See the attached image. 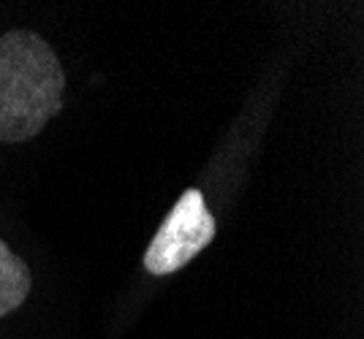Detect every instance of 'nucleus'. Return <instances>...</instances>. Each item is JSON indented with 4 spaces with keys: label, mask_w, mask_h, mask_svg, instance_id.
<instances>
[{
    "label": "nucleus",
    "mask_w": 364,
    "mask_h": 339,
    "mask_svg": "<svg viewBox=\"0 0 364 339\" xmlns=\"http://www.w3.org/2000/svg\"><path fill=\"white\" fill-rule=\"evenodd\" d=\"M65 71L38 33L9 30L0 35V141L36 139L60 114Z\"/></svg>",
    "instance_id": "nucleus-1"
},
{
    "label": "nucleus",
    "mask_w": 364,
    "mask_h": 339,
    "mask_svg": "<svg viewBox=\"0 0 364 339\" xmlns=\"http://www.w3.org/2000/svg\"><path fill=\"white\" fill-rule=\"evenodd\" d=\"M215 233H218V223L210 215L201 190L196 187L185 190L180 201L171 206L166 220L161 223L158 233L152 236L150 247L144 252V269L155 277L174 274L213 242Z\"/></svg>",
    "instance_id": "nucleus-2"
},
{
    "label": "nucleus",
    "mask_w": 364,
    "mask_h": 339,
    "mask_svg": "<svg viewBox=\"0 0 364 339\" xmlns=\"http://www.w3.org/2000/svg\"><path fill=\"white\" fill-rule=\"evenodd\" d=\"M31 293V269L0 239V318L25 304Z\"/></svg>",
    "instance_id": "nucleus-3"
}]
</instances>
